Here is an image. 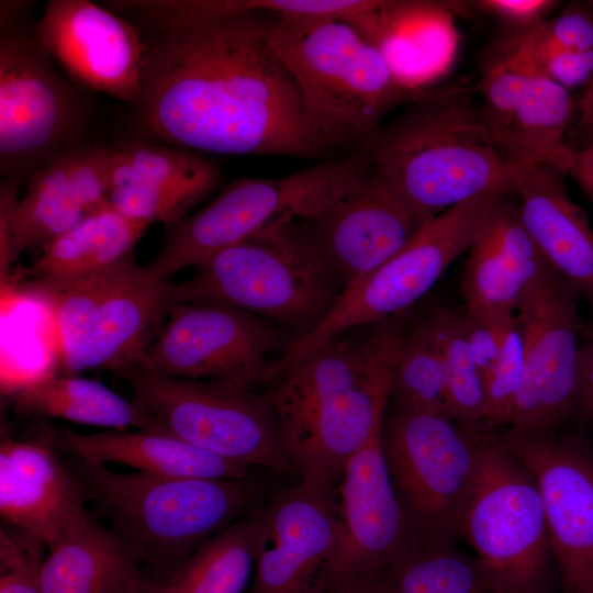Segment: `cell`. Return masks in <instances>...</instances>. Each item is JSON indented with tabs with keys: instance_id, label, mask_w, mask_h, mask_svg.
Instances as JSON below:
<instances>
[{
	"instance_id": "36",
	"label": "cell",
	"mask_w": 593,
	"mask_h": 593,
	"mask_svg": "<svg viewBox=\"0 0 593 593\" xmlns=\"http://www.w3.org/2000/svg\"><path fill=\"white\" fill-rule=\"evenodd\" d=\"M391 396L396 405L447 414L445 368L430 313L405 336Z\"/></svg>"
},
{
	"instance_id": "3",
	"label": "cell",
	"mask_w": 593,
	"mask_h": 593,
	"mask_svg": "<svg viewBox=\"0 0 593 593\" xmlns=\"http://www.w3.org/2000/svg\"><path fill=\"white\" fill-rule=\"evenodd\" d=\"M361 150L423 224L489 191L513 193L512 165L466 79L417 92Z\"/></svg>"
},
{
	"instance_id": "34",
	"label": "cell",
	"mask_w": 593,
	"mask_h": 593,
	"mask_svg": "<svg viewBox=\"0 0 593 593\" xmlns=\"http://www.w3.org/2000/svg\"><path fill=\"white\" fill-rule=\"evenodd\" d=\"M430 314L445 368L447 414L466 427H481L486 415V395L466 337L463 312L439 307Z\"/></svg>"
},
{
	"instance_id": "24",
	"label": "cell",
	"mask_w": 593,
	"mask_h": 593,
	"mask_svg": "<svg viewBox=\"0 0 593 593\" xmlns=\"http://www.w3.org/2000/svg\"><path fill=\"white\" fill-rule=\"evenodd\" d=\"M550 267L523 223L516 197L503 194L469 249L461 281L465 311L516 314Z\"/></svg>"
},
{
	"instance_id": "33",
	"label": "cell",
	"mask_w": 593,
	"mask_h": 593,
	"mask_svg": "<svg viewBox=\"0 0 593 593\" xmlns=\"http://www.w3.org/2000/svg\"><path fill=\"white\" fill-rule=\"evenodd\" d=\"M399 593H490L474 556L423 538L390 566Z\"/></svg>"
},
{
	"instance_id": "32",
	"label": "cell",
	"mask_w": 593,
	"mask_h": 593,
	"mask_svg": "<svg viewBox=\"0 0 593 593\" xmlns=\"http://www.w3.org/2000/svg\"><path fill=\"white\" fill-rule=\"evenodd\" d=\"M109 179L111 190L127 184L219 187L222 170L204 154L131 138L111 145Z\"/></svg>"
},
{
	"instance_id": "29",
	"label": "cell",
	"mask_w": 593,
	"mask_h": 593,
	"mask_svg": "<svg viewBox=\"0 0 593 593\" xmlns=\"http://www.w3.org/2000/svg\"><path fill=\"white\" fill-rule=\"evenodd\" d=\"M13 407L26 416H44L111 428L155 429L132 400L103 383L75 374L38 377L13 392Z\"/></svg>"
},
{
	"instance_id": "10",
	"label": "cell",
	"mask_w": 593,
	"mask_h": 593,
	"mask_svg": "<svg viewBox=\"0 0 593 593\" xmlns=\"http://www.w3.org/2000/svg\"><path fill=\"white\" fill-rule=\"evenodd\" d=\"M116 374L156 430L234 462L296 471L265 393L211 380L171 378L135 366Z\"/></svg>"
},
{
	"instance_id": "31",
	"label": "cell",
	"mask_w": 593,
	"mask_h": 593,
	"mask_svg": "<svg viewBox=\"0 0 593 593\" xmlns=\"http://www.w3.org/2000/svg\"><path fill=\"white\" fill-rule=\"evenodd\" d=\"M254 570L251 512L204 541L165 583V593H244Z\"/></svg>"
},
{
	"instance_id": "44",
	"label": "cell",
	"mask_w": 593,
	"mask_h": 593,
	"mask_svg": "<svg viewBox=\"0 0 593 593\" xmlns=\"http://www.w3.org/2000/svg\"><path fill=\"white\" fill-rule=\"evenodd\" d=\"M19 200L18 182L3 179L0 186V271L2 280L15 261L12 250V224Z\"/></svg>"
},
{
	"instance_id": "17",
	"label": "cell",
	"mask_w": 593,
	"mask_h": 593,
	"mask_svg": "<svg viewBox=\"0 0 593 593\" xmlns=\"http://www.w3.org/2000/svg\"><path fill=\"white\" fill-rule=\"evenodd\" d=\"M335 484L302 475L254 512L255 570L249 593H311L338 542Z\"/></svg>"
},
{
	"instance_id": "6",
	"label": "cell",
	"mask_w": 593,
	"mask_h": 593,
	"mask_svg": "<svg viewBox=\"0 0 593 593\" xmlns=\"http://www.w3.org/2000/svg\"><path fill=\"white\" fill-rule=\"evenodd\" d=\"M343 292L301 220L278 223L216 253L175 283L176 303L225 304L280 325L295 342L326 318Z\"/></svg>"
},
{
	"instance_id": "41",
	"label": "cell",
	"mask_w": 593,
	"mask_h": 593,
	"mask_svg": "<svg viewBox=\"0 0 593 593\" xmlns=\"http://www.w3.org/2000/svg\"><path fill=\"white\" fill-rule=\"evenodd\" d=\"M527 68L544 75L571 92L578 88L584 89L593 79V52H557Z\"/></svg>"
},
{
	"instance_id": "15",
	"label": "cell",
	"mask_w": 593,
	"mask_h": 593,
	"mask_svg": "<svg viewBox=\"0 0 593 593\" xmlns=\"http://www.w3.org/2000/svg\"><path fill=\"white\" fill-rule=\"evenodd\" d=\"M581 300L579 292L550 267L517 311L524 368L508 428L555 432L575 412Z\"/></svg>"
},
{
	"instance_id": "46",
	"label": "cell",
	"mask_w": 593,
	"mask_h": 593,
	"mask_svg": "<svg viewBox=\"0 0 593 593\" xmlns=\"http://www.w3.org/2000/svg\"><path fill=\"white\" fill-rule=\"evenodd\" d=\"M573 149L593 147V79L575 101L574 119L570 128Z\"/></svg>"
},
{
	"instance_id": "28",
	"label": "cell",
	"mask_w": 593,
	"mask_h": 593,
	"mask_svg": "<svg viewBox=\"0 0 593 593\" xmlns=\"http://www.w3.org/2000/svg\"><path fill=\"white\" fill-rule=\"evenodd\" d=\"M148 225L107 205L43 248L32 271L36 291L67 286L116 266L135 254Z\"/></svg>"
},
{
	"instance_id": "19",
	"label": "cell",
	"mask_w": 593,
	"mask_h": 593,
	"mask_svg": "<svg viewBox=\"0 0 593 593\" xmlns=\"http://www.w3.org/2000/svg\"><path fill=\"white\" fill-rule=\"evenodd\" d=\"M32 26L45 51L78 87L131 109L141 102L145 43L133 22L88 0H49Z\"/></svg>"
},
{
	"instance_id": "38",
	"label": "cell",
	"mask_w": 593,
	"mask_h": 593,
	"mask_svg": "<svg viewBox=\"0 0 593 593\" xmlns=\"http://www.w3.org/2000/svg\"><path fill=\"white\" fill-rule=\"evenodd\" d=\"M524 368V337L516 314L502 317L500 348L483 376L486 415L481 430L494 432L508 423Z\"/></svg>"
},
{
	"instance_id": "7",
	"label": "cell",
	"mask_w": 593,
	"mask_h": 593,
	"mask_svg": "<svg viewBox=\"0 0 593 593\" xmlns=\"http://www.w3.org/2000/svg\"><path fill=\"white\" fill-rule=\"evenodd\" d=\"M37 292L51 303L66 374L136 366L176 304L175 283L150 275L135 254L89 278Z\"/></svg>"
},
{
	"instance_id": "21",
	"label": "cell",
	"mask_w": 593,
	"mask_h": 593,
	"mask_svg": "<svg viewBox=\"0 0 593 593\" xmlns=\"http://www.w3.org/2000/svg\"><path fill=\"white\" fill-rule=\"evenodd\" d=\"M339 482V537L323 574L389 567L422 538L392 483L382 449V430L353 455Z\"/></svg>"
},
{
	"instance_id": "11",
	"label": "cell",
	"mask_w": 593,
	"mask_h": 593,
	"mask_svg": "<svg viewBox=\"0 0 593 593\" xmlns=\"http://www.w3.org/2000/svg\"><path fill=\"white\" fill-rule=\"evenodd\" d=\"M395 492L419 536L455 544L475 484L479 434L446 413L396 405L382 428Z\"/></svg>"
},
{
	"instance_id": "30",
	"label": "cell",
	"mask_w": 593,
	"mask_h": 593,
	"mask_svg": "<svg viewBox=\"0 0 593 593\" xmlns=\"http://www.w3.org/2000/svg\"><path fill=\"white\" fill-rule=\"evenodd\" d=\"M89 214L71 184L68 155L36 171L13 215L14 260L27 249L44 248Z\"/></svg>"
},
{
	"instance_id": "14",
	"label": "cell",
	"mask_w": 593,
	"mask_h": 593,
	"mask_svg": "<svg viewBox=\"0 0 593 593\" xmlns=\"http://www.w3.org/2000/svg\"><path fill=\"white\" fill-rule=\"evenodd\" d=\"M280 325L215 302H179L141 361L154 373L255 390L268 385L291 347ZM287 331V329H284Z\"/></svg>"
},
{
	"instance_id": "20",
	"label": "cell",
	"mask_w": 593,
	"mask_h": 593,
	"mask_svg": "<svg viewBox=\"0 0 593 593\" xmlns=\"http://www.w3.org/2000/svg\"><path fill=\"white\" fill-rule=\"evenodd\" d=\"M301 222L344 291L400 253L424 225L371 165L327 211Z\"/></svg>"
},
{
	"instance_id": "23",
	"label": "cell",
	"mask_w": 593,
	"mask_h": 593,
	"mask_svg": "<svg viewBox=\"0 0 593 593\" xmlns=\"http://www.w3.org/2000/svg\"><path fill=\"white\" fill-rule=\"evenodd\" d=\"M457 15L456 1L374 0L345 20L380 53L399 85L417 93L451 68Z\"/></svg>"
},
{
	"instance_id": "9",
	"label": "cell",
	"mask_w": 593,
	"mask_h": 593,
	"mask_svg": "<svg viewBox=\"0 0 593 593\" xmlns=\"http://www.w3.org/2000/svg\"><path fill=\"white\" fill-rule=\"evenodd\" d=\"M78 87L38 41L32 22L0 32V170L27 181L36 171L92 143L91 110Z\"/></svg>"
},
{
	"instance_id": "49",
	"label": "cell",
	"mask_w": 593,
	"mask_h": 593,
	"mask_svg": "<svg viewBox=\"0 0 593 593\" xmlns=\"http://www.w3.org/2000/svg\"><path fill=\"white\" fill-rule=\"evenodd\" d=\"M165 581L152 579L146 584L125 593H165Z\"/></svg>"
},
{
	"instance_id": "22",
	"label": "cell",
	"mask_w": 593,
	"mask_h": 593,
	"mask_svg": "<svg viewBox=\"0 0 593 593\" xmlns=\"http://www.w3.org/2000/svg\"><path fill=\"white\" fill-rule=\"evenodd\" d=\"M71 465L54 445L4 437L0 444V515L48 548L91 514Z\"/></svg>"
},
{
	"instance_id": "45",
	"label": "cell",
	"mask_w": 593,
	"mask_h": 593,
	"mask_svg": "<svg viewBox=\"0 0 593 593\" xmlns=\"http://www.w3.org/2000/svg\"><path fill=\"white\" fill-rule=\"evenodd\" d=\"M575 412L593 425V324L580 350L579 395Z\"/></svg>"
},
{
	"instance_id": "2",
	"label": "cell",
	"mask_w": 593,
	"mask_h": 593,
	"mask_svg": "<svg viewBox=\"0 0 593 593\" xmlns=\"http://www.w3.org/2000/svg\"><path fill=\"white\" fill-rule=\"evenodd\" d=\"M392 318L323 343L267 385L282 446L302 475L336 485L353 455L382 430L406 336Z\"/></svg>"
},
{
	"instance_id": "16",
	"label": "cell",
	"mask_w": 593,
	"mask_h": 593,
	"mask_svg": "<svg viewBox=\"0 0 593 593\" xmlns=\"http://www.w3.org/2000/svg\"><path fill=\"white\" fill-rule=\"evenodd\" d=\"M532 472L563 593H593V445L578 432H491Z\"/></svg>"
},
{
	"instance_id": "4",
	"label": "cell",
	"mask_w": 593,
	"mask_h": 593,
	"mask_svg": "<svg viewBox=\"0 0 593 593\" xmlns=\"http://www.w3.org/2000/svg\"><path fill=\"white\" fill-rule=\"evenodd\" d=\"M88 500L148 573L167 582L209 538L259 506L260 481L120 473L75 458Z\"/></svg>"
},
{
	"instance_id": "25",
	"label": "cell",
	"mask_w": 593,
	"mask_h": 593,
	"mask_svg": "<svg viewBox=\"0 0 593 593\" xmlns=\"http://www.w3.org/2000/svg\"><path fill=\"white\" fill-rule=\"evenodd\" d=\"M523 223L548 264L593 313V228L568 194L564 175L549 165H512Z\"/></svg>"
},
{
	"instance_id": "43",
	"label": "cell",
	"mask_w": 593,
	"mask_h": 593,
	"mask_svg": "<svg viewBox=\"0 0 593 593\" xmlns=\"http://www.w3.org/2000/svg\"><path fill=\"white\" fill-rule=\"evenodd\" d=\"M504 316L506 315L485 316L463 312L466 337L482 377L497 356L500 324Z\"/></svg>"
},
{
	"instance_id": "27",
	"label": "cell",
	"mask_w": 593,
	"mask_h": 593,
	"mask_svg": "<svg viewBox=\"0 0 593 593\" xmlns=\"http://www.w3.org/2000/svg\"><path fill=\"white\" fill-rule=\"evenodd\" d=\"M47 549L43 593H125L155 579L124 540L92 515Z\"/></svg>"
},
{
	"instance_id": "47",
	"label": "cell",
	"mask_w": 593,
	"mask_h": 593,
	"mask_svg": "<svg viewBox=\"0 0 593 593\" xmlns=\"http://www.w3.org/2000/svg\"><path fill=\"white\" fill-rule=\"evenodd\" d=\"M566 176L570 177L593 203V147L572 150Z\"/></svg>"
},
{
	"instance_id": "42",
	"label": "cell",
	"mask_w": 593,
	"mask_h": 593,
	"mask_svg": "<svg viewBox=\"0 0 593 593\" xmlns=\"http://www.w3.org/2000/svg\"><path fill=\"white\" fill-rule=\"evenodd\" d=\"M311 593H399L390 568L349 574H321Z\"/></svg>"
},
{
	"instance_id": "40",
	"label": "cell",
	"mask_w": 593,
	"mask_h": 593,
	"mask_svg": "<svg viewBox=\"0 0 593 593\" xmlns=\"http://www.w3.org/2000/svg\"><path fill=\"white\" fill-rule=\"evenodd\" d=\"M558 3L551 0H478L458 1V8L459 13L477 12L493 16L507 30H523L546 20Z\"/></svg>"
},
{
	"instance_id": "13",
	"label": "cell",
	"mask_w": 593,
	"mask_h": 593,
	"mask_svg": "<svg viewBox=\"0 0 593 593\" xmlns=\"http://www.w3.org/2000/svg\"><path fill=\"white\" fill-rule=\"evenodd\" d=\"M369 167L360 150L279 178H240L174 226V248L195 266L278 223L314 219L343 198Z\"/></svg>"
},
{
	"instance_id": "5",
	"label": "cell",
	"mask_w": 593,
	"mask_h": 593,
	"mask_svg": "<svg viewBox=\"0 0 593 593\" xmlns=\"http://www.w3.org/2000/svg\"><path fill=\"white\" fill-rule=\"evenodd\" d=\"M269 41L331 146L363 145L392 109L416 94L345 19L273 16Z\"/></svg>"
},
{
	"instance_id": "8",
	"label": "cell",
	"mask_w": 593,
	"mask_h": 593,
	"mask_svg": "<svg viewBox=\"0 0 593 593\" xmlns=\"http://www.w3.org/2000/svg\"><path fill=\"white\" fill-rule=\"evenodd\" d=\"M478 434V473L461 537L474 549L490 593H553L558 569L536 481L491 432Z\"/></svg>"
},
{
	"instance_id": "1",
	"label": "cell",
	"mask_w": 593,
	"mask_h": 593,
	"mask_svg": "<svg viewBox=\"0 0 593 593\" xmlns=\"http://www.w3.org/2000/svg\"><path fill=\"white\" fill-rule=\"evenodd\" d=\"M272 18L246 13L143 33L133 138L201 154L323 157L332 146L271 46Z\"/></svg>"
},
{
	"instance_id": "18",
	"label": "cell",
	"mask_w": 593,
	"mask_h": 593,
	"mask_svg": "<svg viewBox=\"0 0 593 593\" xmlns=\"http://www.w3.org/2000/svg\"><path fill=\"white\" fill-rule=\"evenodd\" d=\"M482 119L511 165H549L566 176L575 113L570 91L523 65L488 53L474 85Z\"/></svg>"
},
{
	"instance_id": "48",
	"label": "cell",
	"mask_w": 593,
	"mask_h": 593,
	"mask_svg": "<svg viewBox=\"0 0 593 593\" xmlns=\"http://www.w3.org/2000/svg\"><path fill=\"white\" fill-rule=\"evenodd\" d=\"M30 5V1L2 0L0 4L1 30L24 22L23 15L27 12Z\"/></svg>"
},
{
	"instance_id": "26",
	"label": "cell",
	"mask_w": 593,
	"mask_h": 593,
	"mask_svg": "<svg viewBox=\"0 0 593 593\" xmlns=\"http://www.w3.org/2000/svg\"><path fill=\"white\" fill-rule=\"evenodd\" d=\"M56 445L76 459L102 465H124L149 475L168 478L243 479L251 466L234 462L163 430H102L78 434L61 430Z\"/></svg>"
},
{
	"instance_id": "39",
	"label": "cell",
	"mask_w": 593,
	"mask_h": 593,
	"mask_svg": "<svg viewBox=\"0 0 593 593\" xmlns=\"http://www.w3.org/2000/svg\"><path fill=\"white\" fill-rule=\"evenodd\" d=\"M44 542L14 527L0 528V593H43Z\"/></svg>"
},
{
	"instance_id": "12",
	"label": "cell",
	"mask_w": 593,
	"mask_h": 593,
	"mask_svg": "<svg viewBox=\"0 0 593 593\" xmlns=\"http://www.w3.org/2000/svg\"><path fill=\"white\" fill-rule=\"evenodd\" d=\"M508 192L489 191L437 215L394 257L343 292L326 318L294 342L273 374L323 343L355 328L394 317L421 299L486 226L499 200Z\"/></svg>"
},
{
	"instance_id": "37",
	"label": "cell",
	"mask_w": 593,
	"mask_h": 593,
	"mask_svg": "<svg viewBox=\"0 0 593 593\" xmlns=\"http://www.w3.org/2000/svg\"><path fill=\"white\" fill-rule=\"evenodd\" d=\"M216 188L211 184H127L112 189L108 204L130 220L146 225L159 222L170 227L188 216Z\"/></svg>"
},
{
	"instance_id": "35",
	"label": "cell",
	"mask_w": 593,
	"mask_h": 593,
	"mask_svg": "<svg viewBox=\"0 0 593 593\" xmlns=\"http://www.w3.org/2000/svg\"><path fill=\"white\" fill-rule=\"evenodd\" d=\"M490 52L524 66L557 52H593V0L572 1L528 29H506Z\"/></svg>"
}]
</instances>
